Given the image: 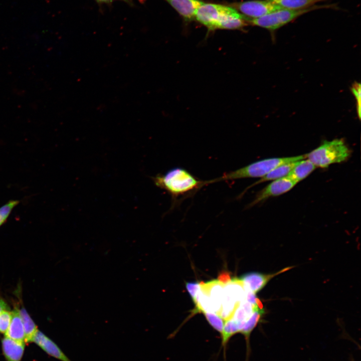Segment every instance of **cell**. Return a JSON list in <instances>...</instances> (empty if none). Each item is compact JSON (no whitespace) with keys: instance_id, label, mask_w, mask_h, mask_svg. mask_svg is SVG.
<instances>
[{"instance_id":"15","label":"cell","mask_w":361,"mask_h":361,"mask_svg":"<svg viewBox=\"0 0 361 361\" xmlns=\"http://www.w3.org/2000/svg\"><path fill=\"white\" fill-rule=\"evenodd\" d=\"M316 167L308 159H303L297 161L295 166L286 176L297 184L307 177Z\"/></svg>"},{"instance_id":"5","label":"cell","mask_w":361,"mask_h":361,"mask_svg":"<svg viewBox=\"0 0 361 361\" xmlns=\"http://www.w3.org/2000/svg\"><path fill=\"white\" fill-rule=\"evenodd\" d=\"M246 299L243 282L239 278H233L224 284L221 310L218 315L225 321L231 319L240 303Z\"/></svg>"},{"instance_id":"20","label":"cell","mask_w":361,"mask_h":361,"mask_svg":"<svg viewBox=\"0 0 361 361\" xmlns=\"http://www.w3.org/2000/svg\"><path fill=\"white\" fill-rule=\"evenodd\" d=\"M240 333V329L237 323L232 319L225 321L222 334V346L226 349V346L230 338L235 334Z\"/></svg>"},{"instance_id":"10","label":"cell","mask_w":361,"mask_h":361,"mask_svg":"<svg viewBox=\"0 0 361 361\" xmlns=\"http://www.w3.org/2000/svg\"><path fill=\"white\" fill-rule=\"evenodd\" d=\"M224 284L217 280L200 283L201 290L210 298L214 312L218 315L222 306Z\"/></svg>"},{"instance_id":"16","label":"cell","mask_w":361,"mask_h":361,"mask_svg":"<svg viewBox=\"0 0 361 361\" xmlns=\"http://www.w3.org/2000/svg\"><path fill=\"white\" fill-rule=\"evenodd\" d=\"M265 310H256L254 311L252 315L245 323L244 327L240 331L245 338L248 355L250 353V335L257 326L258 324L262 321V318L265 314Z\"/></svg>"},{"instance_id":"25","label":"cell","mask_w":361,"mask_h":361,"mask_svg":"<svg viewBox=\"0 0 361 361\" xmlns=\"http://www.w3.org/2000/svg\"><path fill=\"white\" fill-rule=\"evenodd\" d=\"M351 91L357 101V111L358 116H360V84L359 83L355 82L352 86Z\"/></svg>"},{"instance_id":"11","label":"cell","mask_w":361,"mask_h":361,"mask_svg":"<svg viewBox=\"0 0 361 361\" xmlns=\"http://www.w3.org/2000/svg\"><path fill=\"white\" fill-rule=\"evenodd\" d=\"M36 343L49 355L61 361H72L52 340L39 330L32 338Z\"/></svg>"},{"instance_id":"13","label":"cell","mask_w":361,"mask_h":361,"mask_svg":"<svg viewBox=\"0 0 361 361\" xmlns=\"http://www.w3.org/2000/svg\"><path fill=\"white\" fill-rule=\"evenodd\" d=\"M2 350L7 361H21L25 349V342L6 336L2 340Z\"/></svg>"},{"instance_id":"17","label":"cell","mask_w":361,"mask_h":361,"mask_svg":"<svg viewBox=\"0 0 361 361\" xmlns=\"http://www.w3.org/2000/svg\"><path fill=\"white\" fill-rule=\"evenodd\" d=\"M282 9L300 10L311 8L327 0H268Z\"/></svg>"},{"instance_id":"28","label":"cell","mask_w":361,"mask_h":361,"mask_svg":"<svg viewBox=\"0 0 361 361\" xmlns=\"http://www.w3.org/2000/svg\"><path fill=\"white\" fill-rule=\"evenodd\" d=\"M96 1L100 2H106L111 1L113 0H96Z\"/></svg>"},{"instance_id":"22","label":"cell","mask_w":361,"mask_h":361,"mask_svg":"<svg viewBox=\"0 0 361 361\" xmlns=\"http://www.w3.org/2000/svg\"><path fill=\"white\" fill-rule=\"evenodd\" d=\"M19 203V200H10L0 207V227L7 221L13 209Z\"/></svg>"},{"instance_id":"8","label":"cell","mask_w":361,"mask_h":361,"mask_svg":"<svg viewBox=\"0 0 361 361\" xmlns=\"http://www.w3.org/2000/svg\"><path fill=\"white\" fill-rule=\"evenodd\" d=\"M296 184L297 183L287 176L274 180L258 192L248 207H252L270 197L285 194L291 190Z\"/></svg>"},{"instance_id":"7","label":"cell","mask_w":361,"mask_h":361,"mask_svg":"<svg viewBox=\"0 0 361 361\" xmlns=\"http://www.w3.org/2000/svg\"><path fill=\"white\" fill-rule=\"evenodd\" d=\"M227 6L203 3L197 9L195 18L210 30L217 29Z\"/></svg>"},{"instance_id":"2","label":"cell","mask_w":361,"mask_h":361,"mask_svg":"<svg viewBox=\"0 0 361 361\" xmlns=\"http://www.w3.org/2000/svg\"><path fill=\"white\" fill-rule=\"evenodd\" d=\"M306 158L305 155L286 157H275L260 160L235 170L224 173L222 176L209 181L214 182L246 178L263 177L277 166L283 163L298 161Z\"/></svg>"},{"instance_id":"12","label":"cell","mask_w":361,"mask_h":361,"mask_svg":"<svg viewBox=\"0 0 361 361\" xmlns=\"http://www.w3.org/2000/svg\"><path fill=\"white\" fill-rule=\"evenodd\" d=\"M187 21L195 18L198 8L204 2L200 0H165Z\"/></svg>"},{"instance_id":"27","label":"cell","mask_w":361,"mask_h":361,"mask_svg":"<svg viewBox=\"0 0 361 361\" xmlns=\"http://www.w3.org/2000/svg\"><path fill=\"white\" fill-rule=\"evenodd\" d=\"M8 305L6 302L0 297V312L4 309L8 308Z\"/></svg>"},{"instance_id":"24","label":"cell","mask_w":361,"mask_h":361,"mask_svg":"<svg viewBox=\"0 0 361 361\" xmlns=\"http://www.w3.org/2000/svg\"><path fill=\"white\" fill-rule=\"evenodd\" d=\"M186 287L194 301L200 290V283L187 282H186Z\"/></svg>"},{"instance_id":"6","label":"cell","mask_w":361,"mask_h":361,"mask_svg":"<svg viewBox=\"0 0 361 361\" xmlns=\"http://www.w3.org/2000/svg\"><path fill=\"white\" fill-rule=\"evenodd\" d=\"M234 8L248 19L263 17L275 11L281 9L268 0H254L237 3Z\"/></svg>"},{"instance_id":"18","label":"cell","mask_w":361,"mask_h":361,"mask_svg":"<svg viewBox=\"0 0 361 361\" xmlns=\"http://www.w3.org/2000/svg\"><path fill=\"white\" fill-rule=\"evenodd\" d=\"M297 161L289 162L277 166L260 179L250 186L249 188L264 182L274 180L286 177L295 166Z\"/></svg>"},{"instance_id":"4","label":"cell","mask_w":361,"mask_h":361,"mask_svg":"<svg viewBox=\"0 0 361 361\" xmlns=\"http://www.w3.org/2000/svg\"><path fill=\"white\" fill-rule=\"evenodd\" d=\"M334 7V5H315L311 8L300 10L281 9L259 18L249 19L247 22L254 26L273 32L309 12L320 9L333 8Z\"/></svg>"},{"instance_id":"23","label":"cell","mask_w":361,"mask_h":361,"mask_svg":"<svg viewBox=\"0 0 361 361\" xmlns=\"http://www.w3.org/2000/svg\"><path fill=\"white\" fill-rule=\"evenodd\" d=\"M12 311L8 308L3 309L0 312V332L5 333L8 330L11 318Z\"/></svg>"},{"instance_id":"9","label":"cell","mask_w":361,"mask_h":361,"mask_svg":"<svg viewBox=\"0 0 361 361\" xmlns=\"http://www.w3.org/2000/svg\"><path fill=\"white\" fill-rule=\"evenodd\" d=\"M293 266L286 267L271 274H263L259 272H249L243 274L239 279L245 286L255 294L262 290L268 282L275 276L292 268Z\"/></svg>"},{"instance_id":"14","label":"cell","mask_w":361,"mask_h":361,"mask_svg":"<svg viewBox=\"0 0 361 361\" xmlns=\"http://www.w3.org/2000/svg\"><path fill=\"white\" fill-rule=\"evenodd\" d=\"M12 318L5 336L15 340L25 342V331L22 320L17 305L12 311Z\"/></svg>"},{"instance_id":"3","label":"cell","mask_w":361,"mask_h":361,"mask_svg":"<svg viewBox=\"0 0 361 361\" xmlns=\"http://www.w3.org/2000/svg\"><path fill=\"white\" fill-rule=\"evenodd\" d=\"M351 151L342 139L324 141L318 147L306 154V158L316 167L326 168L330 165L343 162L349 158Z\"/></svg>"},{"instance_id":"26","label":"cell","mask_w":361,"mask_h":361,"mask_svg":"<svg viewBox=\"0 0 361 361\" xmlns=\"http://www.w3.org/2000/svg\"><path fill=\"white\" fill-rule=\"evenodd\" d=\"M232 279L229 273L224 271L219 274L218 280L225 284L230 282Z\"/></svg>"},{"instance_id":"1","label":"cell","mask_w":361,"mask_h":361,"mask_svg":"<svg viewBox=\"0 0 361 361\" xmlns=\"http://www.w3.org/2000/svg\"><path fill=\"white\" fill-rule=\"evenodd\" d=\"M152 179L157 187L165 190L174 198L206 185L205 182L197 179L187 170L180 167L172 168L164 174L157 175Z\"/></svg>"},{"instance_id":"19","label":"cell","mask_w":361,"mask_h":361,"mask_svg":"<svg viewBox=\"0 0 361 361\" xmlns=\"http://www.w3.org/2000/svg\"><path fill=\"white\" fill-rule=\"evenodd\" d=\"M21 305V307L17 306L24 325L25 341L26 342H32L33 336L38 329L24 306L22 304Z\"/></svg>"},{"instance_id":"21","label":"cell","mask_w":361,"mask_h":361,"mask_svg":"<svg viewBox=\"0 0 361 361\" xmlns=\"http://www.w3.org/2000/svg\"><path fill=\"white\" fill-rule=\"evenodd\" d=\"M203 313L212 327L221 334L224 324V320L219 315L214 312H205Z\"/></svg>"}]
</instances>
